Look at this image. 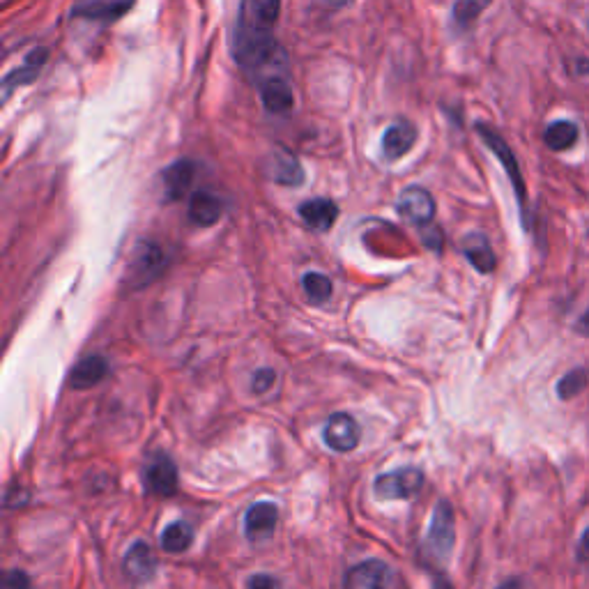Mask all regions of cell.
<instances>
[{"instance_id":"1","label":"cell","mask_w":589,"mask_h":589,"mask_svg":"<svg viewBox=\"0 0 589 589\" xmlns=\"http://www.w3.org/2000/svg\"><path fill=\"white\" fill-rule=\"evenodd\" d=\"M281 0H242L233 37V56L247 72H265L267 67L286 63V56L274 40L279 24Z\"/></svg>"},{"instance_id":"2","label":"cell","mask_w":589,"mask_h":589,"mask_svg":"<svg viewBox=\"0 0 589 589\" xmlns=\"http://www.w3.org/2000/svg\"><path fill=\"white\" fill-rule=\"evenodd\" d=\"M456 541V527H454V509H451L449 502H438V507L433 511L431 527H428L426 534V548L428 553L438 560H445L451 553Z\"/></svg>"},{"instance_id":"3","label":"cell","mask_w":589,"mask_h":589,"mask_svg":"<svg viewBox=\"0 0 589 589\" xmlns=\"http://www.w3.org/2000/svg\"><path fill=\"white\" fill-rule=\"evenodd\" d=\"M424 486V472L417 468H405L376 479V495L380 500H410Z\"/></svg>"},{"instance_id":"4","label":"cell","mask_w":589,"mask_h":589,"mask_svg":"<svg viewBox=\"0 0 589 589\" xmlns=\"http://www.w3.org/2000/svg\"><path fill=\"white\" fill-rule=\"evenodd\" d=\"M477 132H479L481 139H484V143L488 145V148H491L493 155H495V157L500 159V162H502L504 171H507L509 180H511V185H514V191H516V196H518V203H520V210H523V214H525V205H527V189H525V180H523V175H520V168H518V162H516L514 152H511V148H509V145H507V141H504L502 136L495 132V129L486 127V125H477Z\"/></svg>"},{"instance_id":"5","label":"cell","mask_w":589,"mask_h":589,"mask_svg":"<svg viewBox=\"0 0 589 589\" xmlns=\"http://www.w3.org/2000/svg\"><path fill=\"white\" fill-rule=\"evenodd\" d=\"M323 435L327 447L339 451V454H348V451H353L359 445L362 431H359V424L348 412H336V415L330 417V422L325 424Z\"/></svg>"},{"instance_id":"6","label":"cell","mask_w":589,"mask_h":589,"mask_svg":"<svg viewBox=\"0 0 589 589\" xmlns=\"http://www.w3.org/2000/svg\"><path fill=\"white\" fill-rule=\"evenodd\" d=\"M399 212L415 226H428L435 217V201L424 187H408L399 196Z\"/></svg>"},{"instance_id":"7","label":"cell","mask_w":589,"mask_h":589,"mask_svg":"<svg viewBox=\"0 0 589 589\" xmlns=\"http://www.w3.org/2000/svg\"><path fill=\"white\" fill-rule=\"evenodd\" d=\"M134 7V0H76L72 14L90 21H116Z\"/></svg>"},{"instance_id":"8","label":"cell","mask_w":589,"mask_h":589,"mask_svg":"<svg viewBox=\"0 0 589 589\" xmlns=\"http://www.w3.org/2000/svg\"><path fill=\"white\" fill-rule=\"evenodd\" d=\"M417 143V129L410 120H394L387 127L385 136H382V152L387 159H401L412 150V145Z\"/></svg>"},{"instance_id":"9","label":"cell","mask_w":589,"mask_h":589,"mask_svg":"<svg viewBox=\"0 0 589 589\" xmlns=\"http://www.w3.org/2000/svg\"><path fill=\"white\" fill-rule=\"evenodd\" d=\"M260 99H263V106L270 113H288L295 102L293 88H290L288 79L279 74L265 76L260 81Z\"/></svg>"},{"instance_id":"10","label":"cell","mask_w":589,"mask_h":589,"mask_svg":"<svg viewBox=\"0 0 589 589\" xmlns=\"http://www.w3.org/2000/svg\"><path fill=\"white\" fill-rule=\"evenodd\" d=\"M279 520V509L272 502H258L244 516V532L251 541H260L272 537L274 527Z\"/></svg>"},{"instance_id":"11","label":"cell","mask_w":589,"mask_h":589,"mask_svg":"<svg viewBox=\"0 0 589 589\" xmlns=\"http://www.w3.org/2000/svg\"><path fill=\"white\" fill-rule=\"evenodd\" d=\"M389 569L380 560H369L353 566L346 573L343 589H385Z\"/></svg>"},{"instance_id":"12","label":"cell","mask_w":589,"mask_h":589,"mask_svg":"<svg viewBox=\"0 0 589 589\" xmlns=\"http://www.w3.org/2000/svg\"><path fill=\"white\" fill-rule=\"evenodd\" d=\"M164 267V254L162 249L155 247V244H148V247H141L139 254H136L134 263L129 265V281L134 286H145L152 279L162 272Z\"/></svg>"},{"instance_id":"13","label":"cell","mask_w":589,"mask_h":589,"mask_svg":"<svg viewBox=\"0 0 589 589\" xmlns=\"http://www.w3.org/2000/svg\"><path fill=\"white\" fill-rule=\"evenodd\" d=\"M145 481H148L150 491L157 495H173L178 488V470L175 463L168 456H155L145 472Z\"/></svg>"},{"instance_id":"14","label":"cell","mask_w":589,"mask_h":589,"mask_svg":"<svg viewBox=\"0 0 589 589\" xmlns=\"http://www.w3.org/2000/svg\"><path fill=\"white\" fill-rule=\"evenodd\" d=\"M300 217L313 231L325 233L336 224L339 208H336V203L330 201V198H313V201L300 205Z\"/></svg>"},{"instance_id":"15","label":"cell","mask_w":589,"mask_h":589,"mask_svg":"<svg viewBox=\"0 0 589 589\" xmlns=\"http://www.w3.org/2000/svg\"><path fill=\"white\" fill-rule=\"evenodd\" d=\"M196 175V164L191 159H178L164 171V189L168 201H180L187 194Z\"/></svg>"},{"instance_id":"16","label":"cell","mask_w":589,"mask_h":589,"mask_svg":"<svg viewBox=\"0 0 589 589\" xmlns=\"http://www.w3.org/2000/svg\"><path fill=\"white\" fill-rule=\"evenodd\" d=\"M221 212H224V205H221V198L210 194V191H196L189 201V219L191 224L196 226H214L221 219Z\"/></svg>"},{"instance_id":"17","label":"cell","mask_w":589,"mask_h":589,"mask_svg":"<svg viewBox=\"0 0 589 589\" xmlns=\"http://www.w3.org/2000/svg\"><path fill=\"white\" fill-rule=\"evenodd\" d=\"M270 175L279 185L297 187L302 185L304 180V168L300 164V159L290 155L288 150H274L270 157Z\"/></svg>"},{"instance_id":"18","label":"cell","mask_w":589,"mask_h":589,"mask_svg":"<svg viewBox=\"0 0 589 589\" xmlns=\"http://www.w3.org/2000/svg\"><path fill=\"white\" fill-rule=\"evenodd\" d=\"M125 571L134 583H145L155 573V555H152L148 543H134L125 557Z\"/></svg>"},{"instance_id":"19","label":"cell","mask_w":589,"mask_h":589,"mask_svg":"<svg viewBox=\"0 0 589 589\" xmlns=\"http://www.w3.org/2000/svg\"><path fill=\"white\" fill-rule=\"evenodd\" d=\"M106 373H109V362H106L104 357L93 355V357L81 359V362L76 364L70 382L74 389H90L99 385V382L106 378Z\"/></svg>"},{"instance_id":"20","label":"cell","mask_w":589,"mask_h":589,"mask_svg":"<svg viewBox=\"0 0 589 589\" xmlns=\"http://www.w3.org/2000/svg\"><path fill=\"white\" fill-rule=\"evenodd\" d=\"M463 254L481 274H488V272L495 270L497 260H495V254L491 249V242H488L481 233H472V235L465 237Z\"/></svg>"},{"instance_id":"21","label":"cell","mask_w":589,"mask_h":589,"mask_svg":"<svg viewBox=\"0 0 589 589\" xmlns=\"http://www.w3.org/2000/svg\"><path fill=\"white\" fill-rule=\"evenodd\" d=\"M47 58H49L47 49H35L33 53H28L24 67H21V70H14L5 79V93L10 95L17 86H26V83L35 81L37 76H40L44 63H47Z\"/></svg>"},{"instance_id":"22","label":"cell","mask_w":589,"mask_h":589,"mask_svg":"<svg viewBox=\"0 0 589 589\" xmlns=\"http://www.w3.org/2000/svg\"><path fill=\"white\" fill-rule=\"evenodd\" d=\"M543 141H546L548 148L555 150V152L573 148V145H576V141H578L576 122H571V120L550 122V125L546 127V132H543Z\"/></svg>"},{"instance_id":"23","label":"cell","mask_w":589,"mask_h":589,"mask_svg":"<svg viewBox=\"0 0 589 589\" xmlns=\"http://www.w3.org/2000/svg\"><path fill=\"white\" fill-rule=\"evenodd\" d=\"M191 541H194V530H191L187 523H182V520L168 525L162 532V548L166 550V553H173V555L185 553V550L191 546Z\"/></svg>"},{"instance_id":"24","label":"cell","mask_w":589,"mask_h":589,"mask_svg":"<svg viewBox=\"0 0 589 589\" xmlns=\"http://www.w3.org/2000/svg\"><path fill=\"white\" fill-rule=\"evenodd\" d=\"M302 286H304V293H307V297L313 304H323L332 297V281L330 277H325V274L320 272L304 274Z\"/></svg>"},{"instance_id":"25","label":"cell","mask_w":589,"mask_h":589,"mask_svg":"<svg viewBox=\"0 0 589 589\" xmlns=\"http://www.w3.org/2000/svg\"><path fill=\"white\" fill-rule=\"evenodd\" d=\"M587 385H589L587 369H573L566 373V376L560 380V385H557V396H560L562 401H571L573 396H578Z\"/></svg>"},{"instance_id":"26","label":"cell","mask_w":589,"mask_h":589,"mask_svg":"<svg viewBox=\"0 0 589 589\" xmlns=\"http://www.w3.org/2000/svg\"><path fill=\"white\" fill-rule=\"evenodd\" d=\"M493 0H456L454 5V19L458 26H470L481 12L491 5Z\"/></svg>"},{"instance_id":"27","label":"cell","mask_w":589,"mask_h":589,"mask_svg":"<svg viewBox=\"0 0 589 589\" xmlns=\"http://www.w3.org/2000/svg\"><path fill=\"white\" fill-rule=\"evenodd\" d=\"M274 380H277V373L272 369H258L254 373V382H251V389H254L256 394H265L267 389H272Z\"/></svg>"},{"instance_id":"28","label":"cell","mask_w":589,"mask_h":589,"mask_svg":"<svg viewBox=\"0 0 589 589\" xmlns=\"http://www.w3.org/2000/svg\"><path fill=\"white\" fill-rule=\"evenodd\" d=\"M3 589H30V578L24 571H10L5 573Z\"/></svg>"},{"instance_id":"29","label":"cell","mask_w":589,"mask_h":589,"mask_svg":"<svg viewBox=\"0 0 589 589\" xmlns=\"http://www.w3.org/2000/svg\"><path fill=\"white\" fill-rule=\"evenodd\" d=\"M247 589H277V580H274L272 576H267V573H258V576L249 580Z\"/></svg>"},{"instance_id":"30","label":"cell","mask_w":589,"mask_h":589,"mask_svg":"<svg viewBox=\"0 0 589 589\" xmlns=\"http://www.w3.org/2000/svg\"><path fill=\"white\" fill-rule=\"evenodd\" d=\"M578 560L589 562V527L583 532V537L578 541Z\"/></svg>"},{"instance_id":"31","label":"cell","mask_w":589,"mask_h":589,"mask_svg":"<svg viewBox=\"0 0 589 589\" xmlns=\"http://www.w3.org/2000/svg\"><path fill=\"white\" fill-rule=\"evenodd\" d=\"M576 330H578V334H583V336H587V339H589V309L583 313V316H580Z\"/></svg>"},{"instance_id":"32","label":"cell","mask_w":589,"mask_h":589,"mask_svg":"<svg viewBox=\"0 0 589 589\" xmlns=\"http://www.w3.org/2000/svg\"><path fill=\"white\" fill-rule=\"evenodd\" d=\"M497 589H523V587H520L518 580H507V583L500 585Z\"/></svg>"},{"instance_id":"33","label":"cell","mask_w":589,"mask_h":589,"mask_svg":"<svg viewBox=\"0 0 589 589\" xmlns=\"http://www.w3.org/2000/svg\"><path fill=\"white\" fill-rule=\"evenodd\" d=\"M332 5H336V7H343V5H350L353 3V0H330Z\"/></svg>"},{"instance_id":"34","label":"cell","mask_w":589,"mask_h":589,"mask_svg":"<svg viewBox=\"0 0 589 589\" xmlns=\"http://www.w3.org/2000/svg\"><path fill=\"white\" fill-rule=\"evenodd\" d=\"M433 589H449V585H447V583H442V580H440V583H435Z\"/></svg>"}]
</instances>
